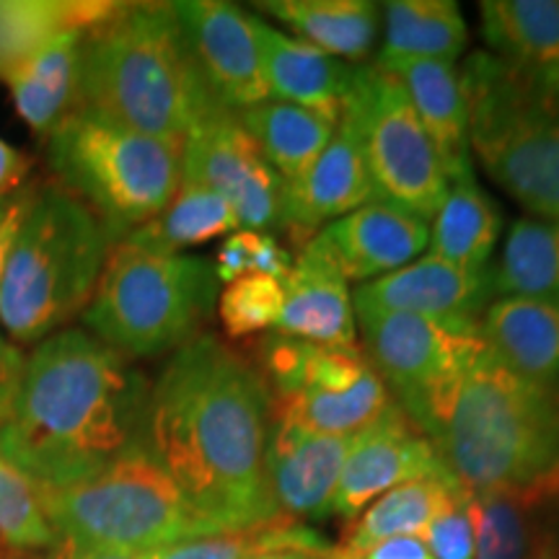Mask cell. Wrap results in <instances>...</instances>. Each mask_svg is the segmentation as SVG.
<instances>
[{
	"label": "cell",
	"instance_id": "cell-8",
	"mask_svg": "<svg viewBox=\"0 0 559 559\" xmlns=\"http://www.w3.org/2000/svg\"><path fill=\"white\" fill-rule=\"evenodd\" d=\"M185 143L143 135L73 109L47 135V160L60 187L99 218L111 243L145 226L181 185Z\"/></svg>",
	"mask_w": 559,
	"mask_h": 559
},
{
	"label": "cell",
	"instance_id": "cell-4",
	"mask_svg": "<svg viewBox=\"0 0 559 559\" xmlns=\"http://www.w3.org/2000/svg\"><path fill=\"white\" fill-rule=\"evenodd\" d=\"M75 109L174 143L228 111L202 79L174 3H120L83 37Z\"/></svg>",
	"mask_w": 559,
	"mask_h": 559
},
{
	"label": "cell",
	"instance_id": "cell-13",
	"mask_svg": "<svg viewBox=\"0 0 559 559\" xmlns=\"http://www.w3.org/2000/svg\"><path fill=\"white\" fill-rule=\"evenodd\" d=\"M174 9L202 79L223 109L239 115L270 99L262 75L254 13L223 0H187L174 3Z\"/></svg>",
	"mask_w": 559,
	"mask_h": 559
},
{
	"label": "cell",
	"instance_id": "cell-12",
	"mask_svg": "<svg viewBox=\"0 0 559 559\" xmlns=\"http://www.w3.org/2000/svg\"><path fill=\"white\" fill-rule=\"evenodd\" d=\"M362 355L402 409L449 381L479 347V337L459 334L436 321L404 311L355 304Z\"/></svg>",
	"mask_w": 559,
	"mask_h": 559
},
{
	"label": "cell",
	"instance_id": "cell-20",
	"mask_svg": "<svg viewBox=\"0 0 559 559\" xmlns=\"http://www.w3.org/2000/svg\"><path fill=\"white\" fill-rule=\"evenodd\" d=\"M479 340L502 366L559 402V300L495 298Z\"/></svg>",
	"mask_w": 559,
	"mask_h": 559
},
{
	"label": "cell",
	"instance_id": "cell-16",
	"mask_svg": "<svg viewBox=\"0 0 559 559\" xmlns=\"http://www.w3.org/2000/svg\"><path fill=\"white\" fill-rule=\"evenodd\" d=\"M355 436H319L270 419L264 472L280 515L324 521L334 515V495Z\"/></svg>",
	"mask_w": 559,
	"mask_h": 559
},
{
	"label": "cell",
	"instance_id": "cell-6",
	"mask_svg": "<svg viewBox=\"0 0 559 559\" xmlns=\"http://www.w3.org/2000/svg\"><path fill=\"white\" fill-rule=\"evenodd\" d=\"M115 243L83 202L60 185L32 192L0 283V326L41 342L86 311Z\"/></svg>",
	"mask_w": 559,
	"mask_h": 559
},
{
	"label": "cell",
	"instance_id": "cell-1",
	"mask_svg": "<svg viewBox=\"0 0 559 559\" xmlns=\"http://www.w3.org/2000/svg\"><path fill=\"white\" fill-rule=\"evenodd\" d=\"M270 419L251 358L202 332L151 383L143 445L215 531L262 526L280 519L264 472Z\"/></svg>",
	"mask_w": 559,
	"mask_h": 559
},
{
	"label": "cell",
	"instance_id": "cell-37",
	"mask_svg": "<svg viewBox=\"0 0 559 559\" xmlns=\"http://www.w3.org/2000/svg\"><path fill=\"white\" fill-rule=\"evenodd\" d=\"M283 280L270 275H249L228 283L218 296V317L230 340L275 330L283 311Z\"/></svg>",
	"mask_w": 559,
	"mask_h": 559
},
{
	"label": "cell",
	"instance_id": "cell-25",
	"mask_svg": "<svg viewBox=\"0 0 559 559\" xmlns=\"http://www.w3.org/2000/svg\"><path fill=\"white\" fill-rule=\"evenodd\" d=\"M456 487L459 481L449 472H440L389 489L360 515H355L342 542L334 547L337 559H362L370 549L396 536H423Z\"/></svg>",
	"mask_w": 559,
	"mask_h": 559
},
{
	"label": "cell",
	"instance_id": "cell-10",
	"mask_svg": "<svg viewBox=\"0 0 559 559\" xmlns=\"http://www.w3.org/2000/svg\"><path fill=\"white\" fill-rule=\"evenodd\" d=\"M358 138L376 200L430 223L449 192L443 164L407 91L389 70L355 66L342 115Z\"/></svg>",
	"mask_w": 559,
	"mask_h": 559
},
{
	"label": "cell",
	"instance_id": "cell-19",
	"mask_svg": "<svg viewBox=\"0 0 559 559\" xmlns=\"http://www.w3.org/2000/svg\"><path fill=\"white\" fill-rule=\"evenodd\" d=\"M373 200L376 190L358 138L345 120H340L337 132L317 164L285 190L283 230H288L293 241L304 247L326 223Z\"/></svg>",
	"mask_w": 559,
	"mask_h": 559
},
{
	"label": "cell",
	"instance_id": "cell-27",
	"mask_svg": "<svg viewBox=\"0 0 559 559\" xmlns=\"http://www.w3.org/2000/svg\"><path fill=\"white\" fill-rule=\"evenodd\" d=\"M236 117L285 185H296L317 164L340 124L319 111L275 99L243 109Z\"/></svg>",
	"mask_w": 559,
	"mask_h": 559
},
{
	"label": "cell",
	"instance_id": "cell-36",
	"mask_svg": "<svg viewBox=\"0 0 559 559\" xmlns=\"http://www.w3.org/2000/svg\"><path fill=\"white\" fill-rule=\"evenodd\" d=\"M319 539H324V536L317 534L311 526L280 515V519L262 523V526L194 536V539L171 544V547L153 551L148 557L151 559H249L262 549L283 547V544H309Z\"/></svg>",
	"mask_w": 559,
	"mask_h": 559
},
{
	"label": "cell",
	"instance_id": "cell-14",
	"mask_svg": "<svg viewBox=\"0 0 559 559\" xmlns=\"http://www.w3.org/2000/svg\"><path fill=\"white\" fill-rule=\"evenodd\" d=\"M353 300L376 309L415 313L445 330L479 337L481 313L495 296L489 267L464 270L428 254L391 275L358 285Z\"/></svg>",
	"mask_w": 559,
	"mask_h": 559
},
{
	"label": "cell",
	"instance_id": "cell-40",
	"mask_svg": "<svg viewBox=\"0 0 559 559\" xmlns=\"http://www.w3.org/2000/svg\"><path fill=\"white\" fill-rule=\"evenodd\" d=\"M32 192L34 190H16L0 198V283H3L5 267H9L13 241H16L21 221H24L26 207H29Z\"/></svg>",
	"mask_w": 559,
	"mask_h": 559
},
{
	"label": "cell",
	"instance_id": "cell-5",
	"mask_svg": "<svg viewBox=\"0 0 559 559\" xmlns=\"http://www.w3.org/2000/svg\"><path fill=\"white\" fill-rule=\"evenodd\" d=\"M461 86L487 177L534 218L559 221V75L472 52Z\"/></svg>",
	"mask_w": 559,
	"mask_h": 559
},
{
	"label": "cell",
	"instance_id": "cell-34",
	"mask_svg": "<svg viewBox=\"0 0 559 559\" xmlns=\"http://www.w3.org/2000/svg\"><path fill=\"white\" fill-rule=\"evenodd\" d=\"M544 502L521 492L472 495L474 559H542L555 551L534 521Z\"/></svg>",
	"mask_w": 559,
	"mask_h": 559
},
{
	"label": "cell",
	"instance_id": "cell-35",
	"mask_svg": "<svg viewBox=\"0 0 559 559\" xmlns=\"http://www.w3.org/2000/svg\"><path fill=\"white\" fill-rule=\"evenodd\" d=\"M58 542L41 487L0 456V559H21Z\"/></svg>",
	"mask_w": 559,
	"mask_h": 559
},
{
	"label": "cell",
	"instance_id": "cell-45",
	"mask_svg": "<svg viewBox=\"0 0 559 559\" xmlns=\"http://www.w3.org/2000/svg\"><path fill=\"white\" fill-rule=\"evenodd\" d=\"M362 559H432V555L419 536H396L370 549Z\"/></svg>",
	"mask_w": 559,
	"mask_h": 559
},
{
	"label": "cell",
	"instance_id": "cell-43",
	"mask_svg": "<svg viewBox=\"0 0 559 559\" xmlns=\"http://www.w3.org/2000/svg\"><path fill=\"white\" fill-rule=\"evenodd\" d=\"M249 559H337V551L326 544V539H319L309 544H283V547L262 549Z\"/></svg>",
	"mask_w": 559,
	"mask_h": 559
},
{
	"label": "cell",
	"instance_id": "cell-29",
	"mask_svg": "<svg viewBox=\"0 0 559 559\" xmlns=\"http://www.w3.org/2000/svg\"><path fill=\"white\" fill-rule=\"evenodd\" d=\"M481 37L489 52L515 66L559 75L557 0H485Z\"/></svg>",
	"mask_w": 559,
	"mask_h": 559
},
{
	"label": "cell",
	"instance_id": "cell-9",
	"mask_svg": "<svg viewBox=\"0 0 559 559\" xmlns=\"http://www.w3.org/2000/svg\"><path fill=\"white\" fill-rule=\"evenodd\" d=\"M41 506L58 539L132 555L218 534L143 443L75 485L41 489Z\"/></svg>",
	"mask_w": 559,
	"mask_h": 559
},
{
	"label": "cell",
	"instance_id": "cell-7",
	"mask_svg": "<svg viewBox=\"0 0 559 559\" xmlns=\"http://www.w3.org/2000/svg\"><path fill=\"white\" fill-rule=\"evenodd\" d=\"M218 296L213 262L120 241L81 317L88 334L128 360L156 358L200 337Z\"/></svg>",
	"mask_w": 559,
	"mask_h": 559
},
{
	"label": "cell",
	"instance_id": "cell-47",
	"mask_svg": "<svg viewBox=\"0 0 559 559\" xmlns=\"http://www.w3.org/2000/svg\"><path fill=\"white\" fill-rule=\"evenodd\" d=\"M542 559H557V557H555V551H549V555H544Z\"/></svg>",
	"mask_w": 559,
	"mask_h": 559
},
{
	"label": "cell",
	"instance_id": "cell-3",
	"mask_svg": "<svg viewBox=\"0 0 559 559\" xmlns=\"http://www.w3.org/2000/svg\"><path fill=\"white\" fill-rule=\"evenodd\" d=\"M445 472L472 495L549 500L559 474V402L495 358L485 342L449 381L404 409Z\"/></svg>",
	"mask_w": 559,
	"mask_h": 559
},
{
	"label": "cell",
	"instance_id": "cell-18",
	"mask_svg": "<svg viewBox=\"0 0 559 559\" xmlns=\"http://www.w3.org/2000/svg\"><path fill=\"white\" fill-rule=\"evenodd\" d=\"M275 332L326 347H358L347 277L317 236L293 257Z\"/></svg>",
	"mask_w": 559,
	"mask_h": 559
},
{
	"label": "cell",
	"instance_id": "cell-31",
	"mask_svg": "<svg viewBox=\"0 0 559 559\" xmlns=\"http://www.w3.org/2000/svg\"><path fill=\"white\" fill-rule=\"evenodd\" d=\"M495 298L559 300V221L519 218L489 267Z\"/></svg>",
	"mask_w": 559,
	"mask_h": 559
},
{
	"label": "cell",
	"instance_id": "cell-21",
	"mask_svg": "<svg viewBox=\"0 0 559 559\" xmlns=\"http://www.w3.org/2000/svg\"><path fill=\"white\" fill-rule=\"evenodd\" d=\"M254 32L260 41L262 75L270 99L296 104L340 122L342 99L355 66L275 29L260 16H254Z\"/></svg>",
	"mask_w": 559,
	"mask_h": 559
},
{
	"label": "cell",
	"instance_id": "cell-42",
	"mask_svg": "<svg viewBox=\"0 0 559 559\" xmlns=\"http://www.w3.org/2000/svg\"><path fill=\"white\" fill-rule=\"evenodd\" d=\"M21 559H151V557L148 555H132V551L86 547V544L58 539L52 544V547L34 551V555H26Z\"/></svg>",
	"mask_w": 559,
	"mask_h": 559
},
{
	"label": "cell",
	"instance_id": "cell-23",
	"mask_svg": "<svg viewBox=\"0 0 559 559\" xmlns=\"http://www.w3.org/2000/svg\"><path fill=\"white\" fill-rule=\"evenodd\" d=\"M342 62H362L379 37V5L370 0H264L254 5Z\"/></svg>",
	"mask_w": 559,
	"mask_h": 559
},
{
	"label": "cell",
	"instance_id": "cell-33",
	"mask_svg": "<svg viewBox=\"0 0 559 559\" xmlns=\"http://www.w3.org/2000/svg\"><path fill=\"white\" fill-rule=\"evenodd\" d=\"M394 404L379 373L345 394H296L272 400V417L319 436H358Z\"/></svg>",
	"mask_w": 559,
	"mask_h": 559
},
{
	"label": "cell",
	"instance_id": "cell-24",
	"mask_svg": "<svg viewBox=\"0 0 559 559\" xmlns=\"http://www.w3.org/2000/svg\"><path fill=\"white\" fill-rule=\"evenodd\" d=\"M83 37V32L62 34L3 81L21 120L39 135H50L55 124L75 109Z\"/></svg>",
	"mask_w": 559,
	"mask_h": 559
},
{
	"label": "cell",
	"instance_id": "cell-30",
	"mask_svg": "<svg viewBox=\"0 0 559 559\" xmlns=\"http://www.w3.org/2000/svg\"><path fill=\"white\" fill-rule=\"evenodd\" d=\"M469 32L453 0H391L383 5V47L376 62L440 60L456 62Z\"/></svg>",
	"mask_w": 559,
	"mask_h": 559
},
{
	"label": "cell",
	"instance_id": "cell-15",
	"mask_svg": "<svg viewBox=\"0 0 559 559\" xmlns=\"http://www.w3.org/2000/svg\"><path fill=\"white\" fill-rule=\"evenodd\" d=\"M440 472L445 469L430 440L394 402L373 425L355 436L334 495V515L353 521L389 489Z\"/></svg>",
	"mask_w": 559,
	"mask_h": 559
},
{
	"label": "cell",
	"instance_id": "cell-39",
	"mask_svg": "<svg viewBox=\"0 0 559 559\" xmlns=\"http://www.w3.org/2000/svg\"><path fill=\"white\" fill-rule=\"evenodd\" d=\"M419 539L432 559H474V521H472V492L464 487L440 508V513L428 523Z\"/></svg>",
	"mask_w": 559,
	"mask_h": 559
},
{
	"label": "cell",
	"instance_id": "cell-22",
	"mask_svg": "<svg viewBox=\"0 0 559 559\" xmlns=\"http://www.w3.org/2000/svg\"><path fill=\"white\" fill-rule=\"evenodd\" d=\"M389 70L407 91L419 122L436 145L445 179L474 171L469 148V111L456 66L440 60H389L376 62Z\"/></svg>",
	"mask_w": 559,
	"mask_h": 559
},
{
	"label": "cell",
	"instance_id": "cell-38",
	"mask_svg": "<svg viewBox=\"0 0 559 559\" xmlns=\"http://www.w3.org/2000/svg\"><path fill=\"white\" fill-rule=\"evenodd\" d=\"M213 267L215 275H218V283L223 285L249 275H270L285 280L293 267V254L277 241L275 234L234 230L221 243Z\"/></svg>",
	"mask_w": 559,
	"mask_h": 559
},
{
	"label": "cell",
	"instance_id": "cell-28",
	"mask_svg": "<svg viewBox=\"0 0 559 559\" xmlns=\"http://www.w3.org/2000/svg\"><path fill=\"white\" fill-rule=\"evenodd\" d=\"M117 5L109 0H0V81L62 34H88Z\"/></svg>",
	"mask_w": 559,
	"mask_h": 559
},
{
	"label": "cell",
	"instance_id": "cell-26",
	"mask_svg": "<svg viewBox=\"0 0 559 559\" xmlns=\"http://www.w3.org/2000/svg\"><path fill=\"white\" fill-rule=\"evenodd\" d=\"M500 230L498 202L477 185L474 171L461 174L449 181L443 205L432 218L428 254L464 270H487Z\"/></svg>",
	"mask_w": 559,
	"mask_h": 559
},
{
	"label": "cell",
	"instance_id": "cell-2",
	"mask_svg": "<svg viewBox=\"0 0 559 559\" xmlns=\"http://www.w3.org/2000/svg\"><path fill=\"white\" fill-rule=\"evenodd\" d=\"M151 383L124 355L86 330H60L26 355L0 456L60 489L143 443Z\"/></svg>",
	"mask_w": 559,
	"mask_h": 559
},
{
	"label": "cell",
	"instance_id": "cell-17",
	"mask_svg": "<svg viewBox=\"0 0 559 559\" xmlns=\"http://www.w3.org/2000/svg\"><path fill=\"white\" fill-rule=\"evenodd\" d=\"M317 239L330 251L347 283L366 285L415 262L428 249L430 223L373 200L326 223Z\"/></svg>",
	"mask_w": 559,
	"mask_h": 559
},
{
	"label": "cell",
	"instance_id": "cell-32",
	"mask_svg": "<svg viewBox=\"0 0 559 559\" xmlns=\"http://www.w3.org/2000/svg\"><path fill=\"white\" fill-rule=\"evenodd\" d=\"M234 230H239V221L221 194L181 179L169 205L122 241L138 249L160 251V254H181V249L198 247Z\"/></svg>",
	"mask_w": 559,
	"mask_h": 559
},
{
	"label": "cell",
	"instance_id": "cell-41",
	"mask_svg": "<svg viewBox=\"0 0 559 559\" xmlns=\"http://www.w3.org/2000/svg\"><path fill=\"white\" fill-rule=\"evenodd\" d=\"M24 362L26 355L0 334V423L9 415L13 400H16L21 373H24Z\"/></svg>",
	"mask_w": 559,
	"mask_h": 559
},
{
	"label": "cell",
	"instance_id": "cell-11",
	"mask_svg": "<svg viewBox=\"0 0 559 559\" xmlns=\"http://www.w3.org/2000/svg\"><path fill=\"white\" fill-rule=\"evenodd\" d=\"M181 179L221 194L239 230H283L288 185L264 160L234 111H221L190 132L181 153Z\"/></svg>",
	"mask_w": 559,
	"mask_h": 559
},
{
	"label": "cell",
	"instance_id": "cell-44",
	"mask_svg": "<svg viewBox=\"0 0 559 559\" xmlns=\"http://www.w3.org/2000/svg\"><path fill=\"white\" fill-rule=\"evenodd\" d=\"M26 169H29V160L16 148H11L5 140H0V198L16 192L19 185L26 177Z\"/></svg>",
	"mask_w": 559,
	"mask_h": 559
},
{
	"label": "cell",
	"instance_id": "cell-46",
	"mask_svg": "<svg viewBox=\"0 0 559 559\" xmlns=\"http://www.w3.org/2000/svg\"><path fill=\"white\" fill-rule=\"evenodd\" d=\"M549 495H551V500H559V474L555 477V481H551V487H549Z\"/></svg>",
	"mask_w": 559,
	"mask_h": 559
}]
</instances>
